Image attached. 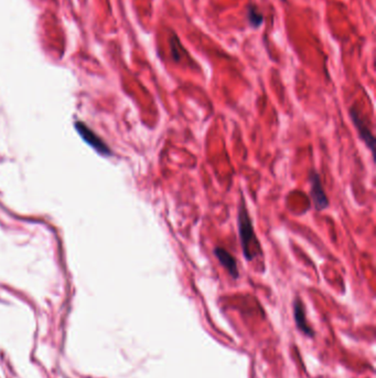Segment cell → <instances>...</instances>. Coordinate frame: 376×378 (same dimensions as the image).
<instances>
[{"mask_svg":"<svg viewBox=\"0 0 376 378\" xmlns=\"http://www.w3.org/2000/svg\"><path fill=\"white\" fill-rule=\"evenodd\" d=\"M213 254L216 256V259L219 260L221 266L230 273V276L233 278V279H237V278L240 276L237 261L229 251L224 248H222V246H215Z\"/></svg>","mask_w":376,"mask_h":378,"instance_id":"4","label":"cell"},{"mask_svg":"<svg viewBox=\"0 0 376 378\" xmlns=\"http://www.w3.org/2000/svg\"><path fill=\"white\" fill-rule=\"evenodd\" d=\"M247 19L252 27L255 29H258L261 27L264 21L263 14L258 12L256 6H254V4H250L247 8Z\"/></svg>","mask_w":376,"mask_h":378,"instance_id":"7","label":"cell"},{"mask_svg":"<svg viewBox=\"0 0 376 378\" xmlns=\"http://www.w3.org/2000/svg\"><path fill=\"white\" fill-rule=\"evenodd\" d=\"M350 116L352 118L354 126H356V128L358 130L360 138L364 142V144L369 147L370 150L373 152L374 145H375V138L373 136L372 132H371L367 120L361 116V113H360L359 110L354 106L350 108Z\"/></svg>","mask_w":376,"mask_h":378,"instance_id":"3","label":"cell"},{"mask_svg":"<svg viewBox=\"0 0 376 378\" xmlns=\"http://www.w3.org/2000/svg\"><path fill=\"white\" fill-rule=\"evenodd\" d=\"M294 315H295V321H296V324H297V326L301 330H303V332L311 335L312 334V330L308 326V324H307L304 306H303V303H301V301L299 300V298H296V300H295V303H294Z\"/></svg>","mask_w":376,"mask_h":378,"instance_id":"6","label":"cell"},{"mask_svg":"<svg viewBox=\"0 0 376 378\" xmlns=\"http://www.w3.org/2000/svg\"><path fill=\"white\" fill-rule=\"evenodd\" d=\"M237 224L243 254H244L245 259L250 262L255 259L256 256L262 254V246L257 239L255 230H254L253 222L247 210L245 199L243 196L240 207H238Z\"/></svg>","mask_w":376,"mask_h":378,"instance_id":"1","label":"cell"},{"mask_svg":"<svg viewBox=\"0 0 376 378\" xmlns=\"http://www.w3.org/2000/svg\"><path fill=\"white\" fill-rule=\"evenodd\" d=\"M169 46H170V52H171V56L174 62H180L181 61V52L179 50L182 48L181 44H180V40L176 34H172L170 36V40H169Z\"/></svg>","mask_w":376,"mask_h":378,"instance_id":"8","label":"cell"},{"mask_svg":"<svg viewBox=\"0 0 376 378\" xmlns=\"http://www.w3.org/2000/svg\"><path fill=\"white\" fill-rule=\"evenodd\" d=\"M310 185H311V190H310V195L312 202H314V206L316 210L318 212H321V210L326 209L328 206H329V199H328L327 194L325 192L324 185H322L321 182V177L318 174L316 170H312L310 172Z\"/></svg>","mask_w":376,"mask_h":378,"instance_id":"2","label":"cell"},{"mask_svg":"<svg viewBox=\"0 0 376 378\" xmlns=\"http://www.w3.org/2000/svg\"><path fill=\"white\" fill-rule=\"evenodd\" d=\"M77 130H79V134L82 135V138L85 140L89 145L93 146L95 150H97L98 152H100V153H103V154L109 153V150H108L107 147H106V145L97 138L96 135H95L92 132L91 130H88L86 126H84L83 124H78Z\"/></svg>","mask_w":376,"mask_h":378,"instance_id":"5","label":"cell"}]
</instances>
